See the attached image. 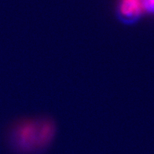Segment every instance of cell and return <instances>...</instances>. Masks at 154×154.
<instances>
[{
	"label": "cell",
	"mask_w": 154,
	"mask_h": 154,
	"mask_svg": "<svg viewBox=\"0 0 154 154\" xmlns=\"http://www.w3.org/2000/svg\"><path fill=\"white\" fill-rule=\"evenodd\" d=\"M142 13H154V0H134Z\"/></svg>",
	"instance_id": "1"
}]
</instances>
